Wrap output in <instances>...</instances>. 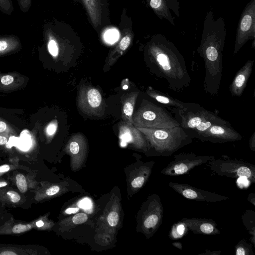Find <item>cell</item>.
Masks as SVG:
<instances>
[{
  "instance_id": "obj_1",
  "label": "cell",
  "mask_w": 255,
  "mask_h": 255,
  "mask_svg": "<svg viewBox=\"0 0 255 255\" xmlns=\"http://www.w3.org/2000/svg\"><path fill=\"white\" fill-rule=\"evenodd\" d=\"M146 52L155 74L167 83L168 87L179 92L189 86L191 78L183 56L172 42L164 35L152 37Z\"/></svg>"
},
{
  "instance_id": "obj_2",
  "label": "cell",
  "mask_w": 255,
  "mask_h": 255,
  "mask_svg": "<svg viewBox=\"0 0 255 255\" xmlns=\"http://www.w3.org/2000/svg\"><path fill=\"white\" fill-rule=\"evenodd\" d=\"M172 111L179 126L192 138L199 139L214 125L228 122L196 103H185L182 108L173 109Z\"/></svg>"
},
{
  "instance_id": "obj_3",
  "label": "cell",
  "mask_w": 255,
  "mask_h": 255,
  "mask_svg": "<svg viewBox=\"0 0 255 255\" xmlns=\"http://www.w3.org/2000/svg\"><path fill=\"white\" fill-rule=\"evenodd\" d=\"M136 128L151 146L162 154L172 153L192 141V137L180 126L166 128Z\"/></svg>"
},
{
  "instance_id": "obj_4",
  "label": "cell",
  "mask_w": 255,
  "mask_h": 255,
  "mask_svg": "<svg viewBox=\"0 0 255 255\" xmlns=\"http://www.w3.org/2000/svg\"><path fill=\"white\" fill-rule=\"evenodd\" d=\"M132 120L136 127L166 128L180 126L165 109L146 99H143L138 109L133 112Z\"/></svg>"
},
{
  "instance_id": "obj_5",
  "label": "cell",
  "mask_w": 255,
  "mask_h": 255,
  "mask_svg": "<svg viewBox=\"0 0 255 255\" xmlns=\"http://www.w3.org/2000/svg\"><path fill=\"white\" fill-rule=\"evenodd\" d=\"M77 105L85 114L98 118L104 115L106 106L98 89L84 85L81 86L78 91Z\"/></svg>"
},
{
  "instance_id": "obj_6",
  "label": "cell",
  "mask_w": 255,
  "mask_h": 255,
  "mask_svg": "<svg viewBox=\"0 0 255 255\" xmlns=\"http://www.w3.org/2000/svg\"><path fill=\"white\" fill-rule=\"evenodd\" d=\"M249 40L255 43V0H251L243 9L239 18L236 35L234 54Z\"/></svg>"
},
{
  "instance_id": "obj_7",
  "label": "cell",
  "mask_w": 255,
  "mask_h": 255,
  "mask_svg": "<svg viewBox=\"0 0 255 255\" xmlns=\"http://www.w3.org/2000/svg\"><path fill=\"white\" fill-rule=\"evenodd\" d=\"M242 138L241 134L228 122L212 126L201 135L198 139L212 142H225L240 140Z\"/></svg>"
},
{
  "instance_id": "obj_8",
  "label": "cell",
  "mask_w": 255,
  "mask_h": 255,
  "mask_svg": "<svg viewBox=\"0 0 255 255\" xmlns=\"http://www.w3.org/2000/svg\"><path fill=\"white\" fill-rule=\"evenodd\" d=\"M147 4L160 19H165L174 26L171 11L180 17L179 2L177 0H146Z\"/></svg>"
},
{
  "instance_id": "obj_9",
  "label": "cell",
  "mask_w": 255,
  "mask_h": 255,
  "mask_svg": "<svg viewBox=\"0 0 255 255\" xmlns=\"http://www.w3.org/2000/svg\"><path fill=\"white\" fill-rule=\"evenodd\" d=\"M120 138L126 142H130L138 148L146 147V140L143 133L133 125L122 121L119 124Z\"/></svg>"
},
{
  "instance_id": "obj_10",
  "label": "cell",
  "mask_w": 255,
  "mask_h": 255,
  "mask_svg": "<svg viewBox=\"0 0 255 255\" xmlns=\"http://www.w3.org/2000/svg\"><path fill=\"white\" fill-rule=\"evenodd\" d=\"M44 225V222L42 220L24 223L10 219L0 225V235L20 234L28 232L34 228L42 227Z\"/></svg>"
},
{
  "instance_id": "obj_11",
  "label": "cell",
  "mask_w": 255,
  "mask_h": 255,
  "mask_svg": "<svg viewBox=\"0 0 255 255\" xmlns=\"http://www.w3.org/2000/svg\"><path fill=\"white\" fill-rule=\"evenodd\" d=\"M253 64L254 61H248L237 73L230 87L233 96L240 97L242 95L251 75Z\"/></svg>"
},
{
  "instance_id": "obj_12",
  "label": "cell",
  "mask_w": 255,
  "mask_h": 255,
  "mask_svg": "<svg viewBox=\"0 0 255 255\" xmlns=\"http://www.w3.org/2000/svg\"><path fill=\"white\" fill-rule=\"evenodd\" d=\"M133 38V33L130 29L125 28L123 30L121 40L109 55L107 63L108 66L110 67L114 64L126 52L131 44Z\"/></svg>"
},
{
  "instance_id": "obj_13",
  "label": "cell",
  "mask_w": 255,
  "mask_h": 255,
  "mask_svg": "<svg viewBox=\"0 0 255 255\" xmlns=\"http://www.w3.org/2000/svg\"><path fill=\"white\" fill-rule=\"evenodd\" d=\"M139 92L134 91L124 94L121 97V118L123 121L133 125L132 115Z\"/></svg>"
},
{
  "instance_id": "obj_14",
  "label": "cell",
  "mask_w": 255,
  "mask_h": 255,
  "mask_svg": "<svg viewBox=\"0 0 255 255\" xmlns=\"http://www.w3.org/2000/svg\"><path fill=\"white\" fill-rule=\"evenodd\" d=\"M93 26L98 30L102 23L101 0H82Z\"/></svg>"
},
{
  "instance_id": "obj_15",
  "label": "cell",
  "mask_w": 255,
  "mask_h": 255,
  "mask_svg": "<svg viewBox=\"0 0 255 255\" xmlns=\"http://www.w3.org/2000/svg\"><path fill=\"white\" fill-rule=\"evenodd\" d=\"M147 95L150 97L157 101V102L168 106L169 108H172V109L182 108L185 102H183L173 98L168 95L161 93L156 90L149 87L146 91Z\"/></svg>"
},
{
  "instance_id": "obj_16",
  "label": "cell",
  "mask_w": 255,
  "mask_h": 255,
  "mask_svg": "<svg viewBox=\"0 0 255 255\" xmlns=\"http://www.w3.org/2000/svg\"><path fill=\"white\" fill-rule=\"evenodd\" d=\"M21 47L19 39L13 35L0 36V56L19 50Z\"/></svg>"
},
{
  "instance_id": "obj_17",
  "label": "cell",
  "mask_w": 255,
  "mask_h": 255,
  "mask_svg": "<svg viewBox=\"0 0 255 255\" xmlns=\"http://www.w3.org/2000/svg\"><path fill=\"white\" fill-rule=\"evenodd\" d=\"M37 254L33 248L23 246H0V255H34Z\"/></svg>"
},
{
  "instance_id": "obj_18",
  "label": "cell",
  "mask_w": 255,
  "mask_h": 255,
  "mask_svg": "<svg viewBox=\"0 0 255 255\" xmlns=\"http://www.w3.org/2000/svg\"><path fill=\"white\" fill-rule=\"evenodd\" d=\"M21 200V196L13 190H0V200L5 203L16 204Z\"/></svg>"
},
{
  "instance_id": "obj_19",
  "label": "cell",
  "mask_w": 255,
  "mask_h": 255,
  "mask_svg": "<svg viewBox=\"0 0 255 255\" xmlns=\"http://www.w3.org/2000/svg\"><path fill=\"white\" fill-rule=\"evenodd\" d=\"M47 40V47L50 54L55 58H57L59 53V45L57 39L49 30L45 33Z\"/></svg>"
},
{
  "instance_id": "obj_20",
  "label": "cell",
  "mask_w": 255,
  "mask_h": 255,
  "mask_svg": "<svg viewBox=\"0 0 255 255\" xmlns=\"http://www.w3.org/2000/svg\"><path fill=\"white\" fill-rule=\"evenodd\" d=\"M28 178L22 173H17L15 175L16 185L21 193H25L29 188L30 181H27Z\"/></svg>"
},
{
  "instance_id": "obj_21",
  "label": "cell",
  "mask_w": 255,
  "mask_h": 255,
  "mask_svg": "<svg viewBox=\"0 0 255 255\" xmlns=\"http://www.w3.org/2000/svg\"><path fill=\"white\" fill-rule=\"evenodd\" d=\"M0 134L9 137L15 134L13 129L0 118Z\"/></svg>"
},
{
  "instance_id": "obj_22",
  "label": "cell",
  "mask_w": 255,
  "mask_h": 255,
  "mask_svg": "<svg viewBox=\"0 0 255 255\" xmlns=\"http://www.w3.org/2000/svg\"><path fill=\"white\" fill-rule=\"evenodd\" d=\"M0 11L4 14L10 15L13 11L11 0H0Z\"/></svg>"
},
{
  "instance_id": "obj_23",
  "label": "cell",
  "mask_w": 255,
  "mask_h": 255,
  "mask_svg": "<svg viewBox=\"0 0 255 255\" xmlns=\"http://www.w3.org/2000/svg\"><path fill=\"white\" fill-rule=\"evenodd\" d=\"M159 221L158 217L155 214L149 216L144 222V226L147 228L155 227Z\"/></svg>"
},
{
  "instance_id": "obj_24",
  "label": "cell",
  "mask_w": 255,
  "mask_h": 255,
  "mask_svg": "<svg viewBox=\"0 0 255 255\" xmlns=\"http://www.w3.org/2000/svg\"><path fill=\"white\" fill-rule=\"evenodd\" d=\"M58 128V122L54 120L48 124L46 129V133L49 136H52L56 132Z\"/></svg>"
},
{
  "instance_id": "obj_25",
  "label": "cell",
  "mask_w": 255,
  "mask_h": 255,
  "mask_svg": "<svg viewBox=\"0 0 255 255\" xmlns=\"http://www.w3.org/2000/svg\"><path fill=\"white\" fill-rule=\"evenodd\" d=\"M237 174L239 177L245 176L248 178L251 177L252 172L250 169L248 167L242 166L237 169Z\"/></svg>"
},
{
  "instance_id": "obj_26",
  "label": "cell",
  "mask_w": 255,
  "mask_h": 255,
  "mask_svg": "<svg viewBox=\"0 0 255 255\" xmlns=\"http://www.w3.org/2000/svg\"><path fill=\"white\" fill-rule=\"evenodd\" d=\"M32 0H17L20 9L23 12H27L31 7Z\"/></svg>"
},
{
  "instance_id": "obj_27",
  "label": "cell",
  "mask_w": 255,
  "mask_h": 255,
  "mask_svg": "<svg viewBox=\"0 0 255 255\" xmlns=\"http://www.w3.org/2000/svg\"><path fill=\"white\" fill-rule=\"evenodd\" d=\"M183 196L189 199H195L198 196L196 191L190 188H186L181 192Z\"/></svg>"
},
{
  "instance_id": "obj_28",
  "label": "cell",
  "mask_w": 255,
  "mask_h": 255,
  "mask_svg": "<svg viewBox=\"0 0 255 255\" xmlns=\"http://www.w3.org/2000/svg\"><path fill=\"white\" fill-rule=\"evenodd\" d=\"M109 224L112 226H115L118 224L119 221V215L116 212H111L108 215L107 218Z\"/></svg>"
},
{
  "instance_id": "obj_29",
  "label": "cell",
  "mask_w": 255,
  "mask_h": 255,
  "mask_svg": "<svg viewBox=\"0 0 255 255\" xmlns=\"http://www.w3.org/2000/svg\"><path fill=\"white\" fill-rule=\"evenodd\" d=\"M87 219L88 217L86 214L80 213L73 217L72 221L75 224H80L85 222Z\"/></svg>"
},
{
  "instance_id": "obj_30",
  "label": "cell",
  "mask_w": 255,
  "mask_h": 255,
  "mask_svg": "<svg viewBox=\"0 0 255 255\" xmlns=\"http://www.w3.org/2000/svg\"><path fill=\"white\" fill-rule=\"evenodd\" d=\"M105 37L107 41L113 42L118 38V32L115 30H110L105 33Z\"/></svg>"
},
{
  "instance_id": "obj_31",
  "label": "cell",
  "mask_w": 255,
  "mask_h": 255,
  "mask_svg": "<svg viewBox=\"0 0 255 255\" xmlns=\"http://www.w3.org/2000/svg\"><path fill=\"white\" fill-rule=\"evenodd\" d=\"M18 165L15 164H5L0 165V176L3 175L5 173L17 168Z\"/></svg>"
},
{
  "instance_id": "obj_32",
  "label": "cell",
  "mask_w": 255,
  "mask_h": 255,
  "mask_svg": "<svg viewBox=\"0 0 255 255\" xmlns=\"http://www.w3.org/2000/svg\"><path fill=\"white\" fill-rule=\"evenodd\" d=\"M14 81L13 76L10 75H5L2 76L0 79L1 84L4 86H8L12 84Z\"/></svg>"
},
{
  "instance_id": "obj_33",
  "label": "cell",
  "mask_w": 255,
  "mask_h": 255,
  "mask_svg": "<svg viewBox=\"0 0 255 255\" xmlns=\"http://www.w3.org/2000/svg\"><path fill=\"white\" fill-rule=\"evenodd\" d=\"M200 229L203 233L209 234L213 232L214 227L213 225L210 223H204L200 226Z\"/></svg>"
},
{
  "instance_id": "obj_34",
  "label": "cell",
  "mask_w": 255,
  "mask_h": 255,
  "mask_svg": "<svg viewBox=\"0 0 255 255\" xmlns=\"http://www.w3.org/2000/svg\"><path fill=\"white\" fill-rule=\"evenodd\" d=\"M144 182V178L142 176H139L134 179L131 184L133 188H140L143 185Z\"/></svg>"
},
{
  "instance_id": "obj_35",
  "label": "cell",
  "mask_w": 255,
  "mask_h": 255,
  "mask_svg": "<svg viewBox=\"0 0 255 255\" xmlns=\"http://www.w3.org/2000/svg\"><path fill=\"white\" fill-rule=\"evenodd\" d=\"M60 190L59 187L58 186H53L48 188L46 190V194L48 196H52L57 194Z\"/></svg>"
},
{
  "instance_id": "obj_36",
  "label": "cell",
  "mask_w": 255,
  "mask_h": 255,
  "mask_svg": "<svg viewBox=\"0 0 255 255\" xmlns=\"http://www.w3.org/2000/svg\"><path fill=\"white\" fill-rule=\"evenodd\" d=\"M79 205L80 208L88 209L91 207V202L89 199H84L79 202Z\"/></svg>"
},
{
  "instance_id": "obj_37",
  "label": "cell",
  "mask_w": 255,
  "mask_h": 255,
  "mask_svg": "<svg viewBox=\"0 0 255 255\" xmlns=\"http://www.w3.org/2000/svg\"><path fill=\"white\" fill-rule=\"evenodd\" d=\"M129 80L128 78L124 79L121 83L122 88L123 90H127L129 87Z\"/></svg>"
},
{
  "instance_id": "obj_38",
  "label": "cell",
  "mask_w": 255,
  "mask_h": 255,
  "mask_svg": "<svg viewBox=\"0 0 255 255\" xmlns=\"http://www.w3.org/2000/svg\"><path fill=\"white\" fill-rule=\"evenodd\" d=\"M7 136L0 134V145H5L7 143L8 139Z\"/></svg>"
},
{
  "instance_id": "obj_39",
  "label": "cell",
  "mask_w": 255,
  "mask_h": 255,
  "mask_svg": "<svg viewBox=\"0 0 255 255\" xmlns=\"http://www.w3.org/2000/svg\"><path fill=\"white\" fill-rule=\"evenodd\" d=\"M79 211V208H69L66 210L65 213L68 214H71L72 213H76Z\"/></svg>"
},
{
  "instance_id": "obj_40",
  "label": "cell",
  "mask_w": 255,
  "mask_h": 255,
  "mask_svg": "<svg viewBox=\"0 0 255 255\" xmlns=\"http://www.w3.org/2000/svg\"><path fill=\"white\" fill-rule=\"evenodd\" d=\"M236 254L237 255H245V250L242 247H239L237 250Z\"/></svg>"
},
{
  "instance_id": "obj_41",
  "label": "cell",
  "mask_w": 255,
  "mask_h": 255,
  "mask_svg": "<svg viewBox=\"0 0 255 255\" xmlns=\"http://www.w3.org/2000/svg\"><path fill=\"white\" fill-rule=\"evenodd\" d=\"M184 231V227L183 225H179L177 228V232L179 235H182Z\"/></svg>"
},
{
  "instance_id": "obj_42",
  "label": "cell",
  "mask_w": 255,
  "mask_h": 255,
  "mask_svg": "<svg viewBox=\"0 0 255 255\" xmlns=\"http://www.w3.org/2000/svg\"><path fill=\"white\" fill-rule=\"evenodd\" d=\"M8 183L4 180H0V188H3L7 186Z\"/></svg>"
}]
</instances>
